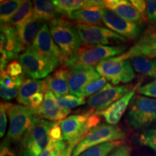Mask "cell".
<instances>
[{"label": "cell", "instance_id": "cell-23", "mask_svg": "<svg viewBox=\"0 0 156 156\" xmlns=\"http://www.w3.org/2000/svg\"><path fill=\"white\" fill-rule=\"evenodd\" d=\"M48 90L46 81L35 80L32 78L26 79L20 87L18 95L17 97V103L23 106H28L29 99L38 93H46Z\"/></svg>", "mask_w": 156, "mask_h": 156}, {"label": "cell", "instance_id": "cell-42", "mask_svg": "<svg viewBox=\"0 0 156 156\" xmlns=\"http://www.w3.org/2000/svg\"><path fill=\"white\" fill-rule=\"evenodd\" d=\"M0 156H17L13 149L9 146V144L2 142L0 147Z\"/></svg>", "mask_w": 156, "mask_h": 156}, {"label": "cell", "instance_id": "cell-35", "mask_svg": "<svg viewBox=\"0 0 156 156\" xmlns=\"http://www.w3.org/2000/svg\"><path fill=\"white\" fill-rule=\"evenodd\" d=\"M5 70L11 77H18L24 74L22 64L17 60H12L9 62Z\"/></svg>", "mask_w": 156, "mask_h": 156}, {"label": "cell", "instance_id": "cell-5", "mask_svg": "<svg viewBox=\"0 0 156 156\" xmlns=\"http://www.w3.org/2000/svg\"><path fill=\"white\" fill-rule=\"evenodd\" d=\"M92 109L80 114L72 115L59 122L64 140L68 144L80 140L82 141L90 129L100 122L98 115L93 114Z\"/></svg>", "mask_w": 156, "mask_h": 156}, {"label": "cell", "instance_id": "cell-13", "mask_svg": "<svg viewBox=\"0 0 156 156\" xmlns=\"http://www.w3.org/2000/svg\"><path fill=\"white\" fill-rule=\"evenodd\" d=\"M29 48L44 57L58 62L60 64H64L65 61V58L52 38L46 23L42 24L36 39Z\"/></svg>", "mask_w": 156, "mask_h": 156}, {"label": "cell", "instance_id": "cell-7", "mask_svg": "<svg viewBox=\"0 0 156 156\" xmlns=\"http://www.w3.org/2000/svg\"><path fill=\"white\" fill-rule=\"evenodd\" d=\"M96 70L103 77L116 85L131 83L135 77V71L129 59L122 55L107 58L96 66Z\"/></svg>", "mask_w": 156, "mask_h": 156}, {"label": "cell", "instance_id": "cell-29", "mask_svg": "<svg viewBox=\"0 0 156 156\" xmlns=\"http://www.w3.org/2000/svg\"><path fill=\"white\" fill-rule=\"evenodd\" d=\"M58 14L69 15L83 9L87 0H56L54 1Z\"/></svg>", "mask_w": 156, "mask_h": 156}, {"label": "cell", "instance_id": "cell-9", "mask_svg": "<svg viewBox=\"0 0 156 156\" xmlns=\"http://www.w3.org/2000/svg\"><path fill=\"white\" fill-rule=\"evenodd\" d=\"M23 73L35 80L46 78L59 65L58 62L44 57L31 48H27L18 57Z\"/></svg>", "mask_w": 156, "mask_h": 156}, {"label": "cell", "instance_id": "cell-12", "mask_svg": "<svg viewBox=\"0 0 156 156\" xmlns=\"http://www.w3.org/2000/svg\"><path fill=\"white\" fill-rule=\"evenodd\" d=\"M26 50L20 41L17 30L10 25H1V71L5 69L9 61L18 58Z\"/></svg>", "mask_w": 156, "mask_h": 156}, {"label": "cell", "instance_id": "cell-31", "mask_svg": "<svg viewBox=\"0 0 156 156\" xmlns=\"http://www.w3.org/2000/svg\"><path fill=\"white\" fill-rule=\"evenodd\" d=\"M33 5H34V3H32V2L29 1V0L23 1L22 5L17 9V12L15 13L9 25L16 28L25 20H26L27 19L32 16L33 9H34V6Z\"/></svg>", "mask_w": 156, "mask_h": 156}, {"label": "cell", "instance_id": "cell-33", "mask_svg": "<svg viewBox=\"0 0 156 156\" xmlns=\"http://www.w3.org/2000/svg\"><path fill=\"white\" fill-rule=\"evenodd\" d=\"M106 84V79L105 77H101L100 79L91 82L87 84L86 86L84 87L82 90L80 97L85 98L87 96H92L95 93L100 91Z\"/></svg>", "mask_w": 156, "mask_h": 156}, {"label": "cell", "instance_id": "cell-39", "mask_svg": "<svg viewBox=\"0 0 156 156\" xmlns=\"http://www.w3.org/2000/svg\"><path fill=\"white\" fill-rule=\"evenodd\" d=\"M45 93H38L29 99L28 107L34 109V110H38L39 108L41 106L43 102L44 101Z\"/></svg>", "mask_w": 156, "mask_h": 156}, {"label": "cell", "instance_id": "cell-44", "mask_svg": "<svg viewBox=\"0 0 156 156\" xmlns=\"http://www.w3.org/2000/svg\"><path fill=\"white\" fill-rule=\"evenodd\" d=\"M67 146L65 149L63 150L58 156H67Z\"/></svg>", "mask_w": 156, "mask_h": 156}, {"label": "cell", "instance_id": "cell-15", "mask_svg": "<svg viewBox=\"0 0 156 156\" xmlns=\"http://www.w3.org/2000/svg\"><path fill=\"white\" fill-rule=\"evenodd\" d=\"M67 77L69 93L80 97L84 87L91 82L100 79L102 76L94 67L78 65L69 68Z\"/></svg>", "mask_w": 156, "mask_h": 156}, {"label": "cell", "instance_id": "cell-17", "mask_svg": "<svg viewBox=\"0 0 156 156\" xmlns=\"http://www.w3.org/2000/svg\"><path fill=\"white\" fill-rule=\"evenodd\" d=\"M141 83L142 81L138 82L133 87L131 91L126 93L119 100L113 103L112 106H109L106 110L98 114V115L102 116L108 124L116 125L117 123L120 121L121 118L122 117L124 113L125 112L129 105H130L132 98L135 95V93L141 87Z\"/></svg>", "mask_w": 156, "mask_h": 156}, {"label": "cell", "instance_id": "cell-26", "mask_svg": "<svg viewBox=\"0 0 156 156\" xmlns=\"http://www.w3.org/2000/svg\"><path fill=\"white\" fill-rule=\"evenodd\" d=\"M59 122H56L51 131V138L47 146L39 156H58L67 147L64 142Z\"/></svg>", "mask_w": 156, "mask_h": 156}, {"label": "cell", "instance_id": "cell-18", "mask_svg": "<svg viewBox=\"0 0 156 156\" xmlns=\"http://www.w3.org/2000/svg\"><path fill=\"white\" fill-rule=\"evenodd\" d=\"M71 113L69 110L60 108L56 102V97L51 90L45 93L44 101L41 106L37 110V116L49 122H59L67 118Z\"/></svg>", "mask_w": 156, "mask_h": 156}, {"label": "cell", "instance_id": "cell-34", "mask_svg": "<svg viewBox=\"0 0 156 156\" xmlns=\"http://www.w3.org/2000/svg\"><path fill=\"white\" fill-rule=\"evenodd\" d=\"M140 142L156 153V126L142 132L140 136Z\"/></svg>", "mask_w": 156, "mask_h": 156}, {"label": "cell", "instance_id": "cell-24", "mask_svg": "<svg viewBox=\"0 0 156 156\" xmlns=\"http://www.w3.org/2000/svg\"><path fill=\"white\" fill-rule=\"evenodd\" d=\"M103 9L96 7H85L67 15V17L77 24L99 25L103 23Z\"/></svg>", "mask_w": 156, "mask_h": 156}, {"label": "cell", "instance_id": "cell-19", "mask_svg": "<svg viewBox=\"0 0 156 156\" xmlns=\"http://www.w3.org/2000/svg\"><path fill=\"white\" fill-rule=\"evenodd\" d=\"M105 9H108L119 16L131 22L141 25L143 21L130 1L127 0H105Z\"/></svg>", "mask_w": 156, "mask_h": 156}, {"label": "cell", "instance_id": "cell-20", "mask_svg": "<svg viewBox=\"0 0 156 156\" xmlns=\"http://www.w3.org/2000/svg\"><path fill=\"white\" fill-rule=\"evenodd\" d=\"M68 69L62 67L45 78L48 90H51L56 97H61L69 93L68 84Z\"/></svg>", "mask_w": 156, "mask_h": 156}, {"label": "cell", "instance_id": "cell-41", "mask_svg": "<svg viewBox=\"0 0 156 156\" xmlns=\"http://www.w3.org/2000/svg\"><path fill=\"white\" fill-rule=\"evenodd\" d=\"M131 151L127 145H121L113 151L108 156H130Z\"/></svg>", "mask_w": 156, "mask_h": 156}, {"label": "cell", "instance_id": "cell-28", "mask_svg": "<svg viewBox=\"0 0 156 156\" xmlns=\"http://www.w3.org/2000/svg\"><path fill=\"white\" fill-rule=\"evenodd\" d=\"M22 0L1 1L0 4V22L1 25H9L17 9L22 5Z\"/></svg>", "mask_w": 156, "mask_h": 156}, {"label": "cell", "instance_id": "cell-10", "mask_svg": "<svg viewBox=\"0 0 156 156\" xmlns=\"http://www.w3.org/2000/svg\"><path fill=\"white\" fill-rule=\"evenodd\" d=\"M75 26L84 45L108 46L109 44L126 41L125 38L106 27L82 24H75Z\"/></svg>", "mask_w": 156, "mask_h": 156}, {"label": "cell", "instance_id": "cell-6", "mask_svg": "<svg viewBox=\"0 0 156 156\" xmlns=\"http://www.w3.org/2000/svg\"><path fill=\"white\" fill-rule=\"evenodd\" d=\"M126 121L131 127L138 129L156 122V99L142 95H134L130 103Z\"/></svg>", "mask_w": 156, "mask_h": 156}, {"label": "cell", "instance_id": "cell-4", "mask_svg": "<svg viewBox=\"0 0 156 156\" xmlns=\"http://www.w3.org/2000/svg\"><path fill=\"white\" fill-rule=\"evenodd\" d=\"M48 25L52 38L61 50L65 60L83 46L75 25L69 21L63 18H56L50 21Z\"/></svg>", "mask_w": 156, "mask_h": 156}, {"label": "cell", "instance_id": "cell-16", "mask_svg": "<svg viewBox=\"0 0 156 156\" xmlns=\"http://www.w3.org/2000/svg\"><path fill=\"white\" fill-rule=\"evenodd\" d=\"M122 55L125 59L134 57L156 58V26L148 28L137 42Z\"/></svg>", "mask_w": 156, "mask_h": 156}, {"label": "cell", "instance_id": "cell-27", "mask_svg": "<svg viewBox=\"0 0 156 156\" xmlns=\"http://www.w3.org/2000/svg\"><path fill=\"white\" fill-rule=\"evenodd\" d=\"M131 61L134 71L156 80V58L134 57Z\"/></svg>", "mask_w": 156, "mask_h": 156}, {"label": "cell", "instance_id": "cell-14", "mask_svg": "<svg viewBox=\"0 0 156 156\" xmlns=\"http://www.w3.org/2000/svg\"><path fill=\"white\" fill-rule=\"evenodd\" d=\"M102 20L106 28L126 39L136 40L142 34L140 25L123 18L108 9H103Z\"/></svg>", "mask_w": 156, "mask_h": 156}, {"label": "cell", "instance_id": "cell-3", "mask_svg": "<svg viewBox=\"0 0 156 156\" xmlns=\"http://www.w3.org/2000/svg\"><path fill=\"white\" fill-rule=\"evenodd\" d=\"M7 106L9 126L4 142L8 144L20 142L32 126L35 116H37V111L30 107L8 102Z\"/></svg>", "mask_w": 156, "mask_h": 156}, {"label": "cell", "instance_id": "cell-37", "mask_svg": "<svg viewBox=\"0 0 156 156\" xmlns=\"http://www.w3.org/2000/svg\"><path fill=\"white\" fill-rule=\"evenodd\" d=\"M7 102H1L0 105V136L3 137L6 132L7 124Z\"/></svg>", "mask_w": 156, "mask_h": 156}, {"label": "cell", "instance_id": "cell-38", "mask_svg": "<svg viewBox=\"0 0 156 156\" xmlns=\"http://www.w3.org/2000/svg\"><path fill=\"white\" fill-rule=\"evenodd\" d=\"M130 2L134 7L136 9V11L140 13L142 17L143 21H145L147 16V1L144 0H130Z\"/></svg>", "mask_w": 156, "mask_h": 156}, {"label": "cell", "instance_id": "cell-22", "mask_svg": "<svg viewBox=\"0 0 156 156\" xmlns=\"http://www.w3.org/2000/svg\"><path fill=\"white\" fill-rule=\"evenodd\" d=\"M24 74L18 77H11L5 70L1 71L0 95L5 101L12 100L17 97L20 87L25 82Z\"/></svg>", "mask_w": 156, "mask_h": 156}, {"label": "cell", "instance_id": "cell-32", "mask_svg": "<svg viewBox=\"0 0 156 156\" xmlns=\"http://www.w3.org/2000/svg\"><path fill=\"white\" fill-rule=\"evenodd\" d=\"M56 102L60 108L63 110H69L82 105L85 104V98L78 97L76 95L68 94L61 97H56Z\"/></svg>", "mask_w": 156, "mask_h": 156}, {"label": "cell", "instance_id": "cell-1", "mask_svg": "<svg viewBox=\"0 0 156 156\" xmlns=\"http://www.w3.org/2000/svg\"><path fill=\"white\" fill-rule=\"evenodd\" d=\"M56 123L35 116L32 126L20 142V155H40L49 142L51 131Z\"/></svg>", "mask_w": 156, "mask_h": 156}, {"label": "cell", "instance_id": "cell-25", "mask_svg": "<svg viewBox=\"0 0 156 156\" xmlns=\"http://www.w3.org/2000/svg\"><path fill=\"white\" fill-rule=\"evenodd\" d=\"M58 12L54 1L36 0L34 2L33 17L40 22L51 21L57 18Z\"/></svg>", "mask_w": 156, "mask_h": 156}, {"label": "cell", "instance_id": "cell-21", "mask_svg": "<svg viewBox=\"0 0 156 156\" xmlns=\"http://www.w3.org/2000/svg\"><path fill=\"white\" fill-rule=\"evenodd\" d=\"M41 26V22L35 19L32 15L15 28L20 41L25 49L34 43Z\"/></svg>", "mask_w": 156, "mask_h": 156}, {"label": "cell", "instance_id": "cell-36", "mask_svg": "<svg viewBox=\"0 0 156 156\" xmlns=\"http://www.w3.org/2000/svg\"><path fill=\"white\" fill-rule=\"evenodd\" d=\"M140 95L156 99V80L142 85L137 90Z\"/></svg>", "mask_w": 156, "mask_h": 156}, {"label": "cell", "instance_id": "cell-11", "mask_svg": "<svg viewBox=\"0 0 156 156\" xmlns=\"http://www.w3.org/2000/svg\"><path fill=\"white\" fill-rule=\"evenodd\" d=\"M133 87L131 85L113 86L111 83H107L100 91L89 97L87 101V105L98 114L122 98Z\"/></svg>", "mask_w": 156, "mask_h": 156}, {"label": "cell", "instance_id": "cell-43", "mask_svg": "<svg viewBox=\"0 0 156 156\" xmlns=\"http://www.w3.org/2000/svg\"><path fill=\"white\" fill-rule=\"evenodd\" d=\"M80 142L81 141H80V140H76V141H75V142H71V143L68 144V145H67V156H73V153L74 150H75L76 146H77Z\"/></svg>", "mask_w": 156, "mask_h": 156}, {"label": "cell", "instance_id": "cell-8", "mask_svg": "<svg viewBox=\"0 0 156 156\" xmlns=\"http://www.w3.org/2000/svg\"><path fill=\"white\" fill-rule=\"evenodd\" d=\"M125 136V132L116 125L98 124L90 129L82 141L76 146L73 156H79L84 151L95 146L110 142L121 141Z\"/></svg>", "mask_w": 156, "mask_h": 156}, {"label": "cell", "instance_id": "cell-30", "mask_svg": "<svg viewBox=\"0 0 156 156\" xmlns=\"http://www.w3.org/2000/svg\"><path fill=\"white\" fill-rule=\"evenodd\" d=\"M122 144V141L107 142L98 146H95L84 151L79 156H108L115 148Z\"/></svg>", "mask_w": 156, "mask_h": 156}, {"label": "cell", "instance_id": "cell-40", "mask_svg": "<svg viewBox=\"0 0 156 156\" xmlns=\"http://www.w3.org/2000/svg\"><path fill=\"white\" fill-rule=\"evenodd\" d=\"M147 16L150 22L156 25V0L147 1Z\"/></svg>", "mask_w": 156, "mask_h": 156}, {"label": "cell", "instance_id": "cell-2", "mask_svg": "<svg viewBox=\"0 0 156 156\" xmlns=\"http://www.w3.org/2000/svg\"><path fill=\"white\" fill-rule=\"evenodd\" d=\"M126 50L124 46H90L83 45L80 48L64 62V67L71 68L75 66H97L107 58L122 55Z\"/></svg>", "mask_w": 156, "mask_h": 156}]
</instances>
